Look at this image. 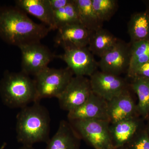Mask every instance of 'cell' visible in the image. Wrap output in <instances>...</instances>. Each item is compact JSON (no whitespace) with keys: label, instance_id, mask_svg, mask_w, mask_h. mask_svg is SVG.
Returning <instances> with one entry per match:
<instances>
[{"label":"cell","instance_id":"1","mask_svg":"<svg viewBox=\"0 0 149 149\" xmlns=\"http://www.w3.org/2000/svg\"><path fill=\"white\" fill-rule=\"evenodd\" d=\"M51 30L45 24L33 21L17 7L0 10V37L9 44L19 47L40 42Z\"/></svg>","mask_w":149,"mask_h":149},{"label":"cell","instance_id":"2","mask_svg":"<svg viewBox=\"0 0 149 149\" xmlns=\"http://www.w3.org/2000/svg\"><path fill=\"white\" fill-rule=\"evenodd\" d=\"M50 117L46 107L35 102L21 109L17 116V139L23 146H33L50 140Z\"/></svg>","mask_w":149,"mask_h":149},{"label":"cell","instance_id":"3","mask_svg":"<svg viewBox=\"0 0 149 149\" xmlns=\"http://www.w3.org/2000/svg\"><path fill=\"white\" fill-rule=\"evenodd\" d=\"M3 102L12 108H22L37 101L34 79L22 72H6L0 83Z\"/></svg>","mask_w":149,"mask_h":149},{"label":"cell","instance_id":"4","mask_svg":"<svg viewBox=\"0 0 149 149\" xmlns=\"http://www.w3.org/2000/svg\"><path fill=\"white\" fill-rule=\"evenodd\" d=\"M73 72L68 67L56 69L47 67L36 74L34 79L37 101L42 99L58 98L73 77Z\"/></svg>","mask_w":149,"mask_h":149},{"label":"cell","instance_id":"5","mask_svg":"<svg viewBox=\"0 0 149 149\" xmlns=\"http://www.w3.org/2000/svg\"><path fill=\"white\" fill-rule=\"evenodd\" d=\"M76 132L95 149H115L107 120H83L69 121Z\"/></svg>","mask_w":149,"mask_h":149},{"label":"cell","instance_id":"6","mask_svg":"<svg viewBox=\"0 0 149 149\" xmlns=\"http://www.w3.org/2000/svg\"><path fill=\"white\" fill-rule=\"evenodd\" d=\"M22 55V72L34 76L48 65L56 56L40 42L31 43L19 47Z\"/></svg>","mask_w":149,"mask_h":149},{"label":"cell","instance_id":"7","mask_svg":"<svg viewBox=\"0 0 149 149\" xmlns=\"http://www.w3.org/2000/svg\"><path fill=\"white\" fill-rule=\"evenodd\" d=\"M92 93L89 78L73 76L57 98L60 107L68 112L72 111L85 103Z\"/></svg>","mask_w":149,"mask_h":149},{"label":"cell","instance_id":"8","mask_svg":"<svg viewBox=\"0 0 149 149\" xmlns=\"http://www.w3.org/2000/svg\"><path fill=\"white\" fill-rule=\"evenodd\" d=\"M56 57L63 61L75 76L90 77L99 68L98 63L88 47L67 49Z\"/></svg>","mask_w":149,"mask_h":149},{"label":"cell","instance_id":"9","mask_svg":"<svg viewBox=\"0 0 149 149\" xmlns=\"http://www.w3.org/2000/svg\"><path fill=\"white\" fill-rule=\"evenodd\" d=\"M130 43L118 39L117 42L100 58L98 62L101 71L120 76L128 71L130 65Z\"/></svg>","mask_w":149,"mask_h":149},{"label":"cell","instance_id":"10","mask_svg":"<svg viewBox=\"0 0 149 149\" xmlns=\"http://www.w3.org/2000/svg\"><path fill=\"white\" fill-rule=\"evenodd\" d=\"M90 77L93 93L107 102L129 88L126 80L119 75L97 70Z\"/></svg>","mask_w":149,"mask_h":149},{"label":"cell","instance_id":"11","mask_svg":"<svg viewBox=\"0 0 149 149\" xmlns=\"http://www.w3.org/2000/svg\"><path fill=\"white\" fill-rule=\"evenodd\" d=\"M129 88L107 102V115L110 123L140 116Z\"/></svg>","mask_w":149,"mask_h":149},{"label":"cell","instance_id":"12","mask_svg":"<svg viewBox=\"0 0 149 149\" xmlns=\"http://www.w3.org/2000/svg\"><path fill=\"white\" fill-rule=\"evenodd\" d=\"M92 33L80 23L67 25L57 29L55 43L64 50L88 47Z\"/></svg>","mask_w":149,"mask_h":149},{"label":"cell","instance_id":"13","mask_svg":"<svg viewBox=\"0 0 149 149\" xmlns=\"http://www.w3.org/2000/svg\"><path fill=\"white\" fill-rule=\"evenodd\" d=\"M69 121L83 120H108L107 102L94 93L82 106L68 112Z\"/></svg>","mask_w":149,"mask_h":149},{"label":"cell","instance_id":"14","mask_svg":"<svg viewBox=\"0 0 149 149\" xmlns=\"http://www.w3.org/2000/svg\"><path fill=\"white\" fill-rule=\"evenodd\" d=\"M140 116L110 123V132L115 149L125 146L143 125Z\"/></svg>","mask_w":149,"mask_h":149},{"label":"cell","instance_id":"15","mask_svg":"<svg viewBox=\"0 0 149 149\" xmlns=\"http://www.w3.org/2000/svg\"><path fill=\"white\" fill-rule=\"evenodd\" d=\"M81 139L70 122L62 120L45 149H79Z\"/></svg>","mask_w":149,"mask_h":149},{"label":"cell","instance_id":"16","mask_svg":"<svg viewBox=\"0 0 149 149\" xmlns=\"http://www.w3.org/2000/svg\"><path fill=\"white\" fill-rule=\"evenodd\" d=\"M15 3L17 7L37 17L51 30H55L54 11L49 0H17Z\"/></svg>","mask_w":149,"mask_h":149},{"label":"cell","instance_id":"17","mask_svg":"<svg viewBox=\"0 0 149 149\" xmlns=\"http://www.w3.org/2000/svg\"><path fill=\"white\" fill-rule=\"evenodd\" d=\"M130 42L149 40V9L132 15L128 23Z\"/></svg>","mask_w":149,"mask_h":149},{"label":"cell","instance_id":"18","mask_svg":"<svg viewBox=\"0 0 149 149\" xmlns=\"http://www.w3.org/2000/svg\"><path fill=\"white\" fill-rule=\"evenodd\" d=\"M118 39L103 28L92 32L88 46L93 54L100 58L117 42Z\"/></svg>","mask_w":149,"mask_h":149},{"label":"cell","instance_id":"19","mask_svg":"<svg viewBox=\"0 0 149 149\" xmlns=\"http://www.w3.org/2000/svg\"><path fill=\"white\" fill-rule=\"evenodd\" d=\"M78 10L80 24L93 32L103 28L102 22L94 11L92 0H74Z\"/></svg>","mask_w":149,"mask_h":149},{"label":"cell","instance_id":"20","mask_svg":"<svg viewBox=\"0 0 149 149\" xmlns=\"http://www.w3.org/2000/svg\"><path fill=\"white\" fill-rule=\"evenodd\" d=\"M129 86L138 96L137 110L139 116L147 120L149 116V80L141 78L130 79Z\"/></svg>","mask_w":149,"mask_h":149},{"label":"cell","instance_id":"21","mask_svg":"<svg viewBox=\"0 0 149 149\" xmlns=\"http://www.w3.org/2000/svg\"><path fill=\"white\" fill-rule=\"evenodd\" d=\"M55 30L67 25L80 24L78 10L74 0L64 7L54 11Z\"/></svg>","mask_w":149,"mask_h":149},{"label":"cell","instance_id":"22","mask_svg":"<svg viewBox=\"0 0 149 149\" xmlns=\"http://www.w3.org/2000/svg\"><path fill=\"white\" fill-rule=\"evenodd\" d=\"M130 43V65L127 74L149 60V40Z\"/></svg>","mask_w":149,"mask_h":149},{"label":"cell","instance_id":"23","mask_svg":"<svg viewBox=\"0 0 149 149\" xmlns=\"http://www.w3.org/2000/svg\"><path fill=\"white\" fill-rule=\"evenodd\" d=\"M93 9L103 22L109 21L118 8L116 0H92Z\"/></svg>","mask_w":149,"mask_h":149},{"label":"cell","instance_id":"24","mask_svg":"<svg viewBox=\"0 0 149 149\" xmlns=\"http://www.w3.org/2000/svg\"><path fill=\"white\" fill-rule=\"evenodd\" d=\"M126 149H149V136L143 126L125 146Z\"/></svg>","mask_w":149,"mask_h":149},{"label":"cell","instance_id":"25","mask_svg":"<svg viewBox=\"0 0 149 149\" xmlns=\"http://www.w3.org/2000/svg\"><path fill=\"white\" fill-rule=\"evenodd\" d=\"M130 79L141 78L149 80V60L127 74Z\"/></svg>","mask_w":149,"mask_h":149},{"label":"cell","instance_id":"26","mask_svg":"<svg viewBox=\"0 0 149 149\" xmlns=\"http://www.w3.org/2000/svg\"><path fill=\"white\" fill-rule=\"evenodd\" d=\"M72 0H49L53 11L58 10L68 5Z\"/></svg>","mask_w":149,"mask_h":149},{"label":"cell","instance_id":"27","mask_svg":"<svg viewBox=\"0 0 149 149\" xmlns=\"http://www.w3.org/2000/svg\"><path fill=\"white\" fill-rule=\"evenodd\" d=\"M19 149H35L33 147V146H23Z\"/></svg>","mask_w":149,"mask_h":149},{"label":"cell","instance_id":"28","mask_svg":"<svg viewBox=\"0 0 149 149\" xmlns=\"http://www.w3.org/2000/svg\"><path fill=\"white\" fill-rule=\"evenodd\" d=\"M146 120H147V123L146 126V129L147 133H148L149 136V116Z\"/></svg>","mask_w":149,"mask_h":149},{"label":"cell","instance_id":"29","mask_svg":"<svg viewBox=\"0 0 149 149\" xmlns=\"http://www.w3.org/2000/svg\"><path fill=\"white\" fill-rule=\"evenodd\" d=\"M6 146V143H4L0 147V149H4L5 148V147Z\"/></svg>","mask_w":149,"mask_h":149},{"label":"cell","instance_id":"30","mask_svg":"<svg viewBox=\"0 0 149 149\" xmlns=\"http://www.w3.org/2000/svg\"><path fill=\"white\" fill-rule=\"evenodd\" d=\"M146 3V8H148L149 9V1H146L145 2Z\"/></svg>","mask_w":149,"mask_h":149},{"label":"cell","instance_id":"31","mask_svg":"<svg viewBox=\"0 0 149 149\" xmlns=\"http://www.w3.org/2000/svg\"><path fill=\"white\" fill-rule=\"evenodd\" d=\"M116 149H126V148L125 146L121 147V148H117Z\"/></svg>","mask_w":149,"mask_h":149}]
</instances>
